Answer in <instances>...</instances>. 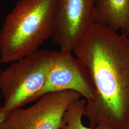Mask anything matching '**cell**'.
<instances>
[{
    "mask_svg": "<svg viewBox=\"0 0 129 129\" xmlns=\"http://www.w3.org/2000/svg\"><path fill=\"white\" fill-rule=\"evenodd\" d=\"M86 102L85 99H79L70 104L65 111L58 129H93L85 126L82 121Z\"/></svg>",
    "mask_w": 129,
    "mask_h": 129,
    "instance_id": "8",
    "label": "cell"
},
{
    "mask_svg": "<svg viewBox=\"0 0 129 129\" xmlns=\"http://www.w3.org/2000/svg\"><path fill=\"white\" fill-rule=\"evenodd\" d=\"M67 90L78 92L86 101L91 100L94 94L90 78L78 58L71 52L56 51L45 83L33 102L46 93Z\"/></svg>",
    "mask_w": 129,
    "mask_h": 129,
    "instance_id": "6",
    "label": "cell"
},
{
    "mask_svg": "<svg viewBox=\"0 0 129 129\" xmlns=\"http://www.w3.org/2000/svg\"><path fill=\"white\" fill-rule=\"evenodd\" d=\"M9 112L6 110L3 107H0V123L5 120Z\"/></svg>",
    "mask_w": 129,
    "mask_h": 129,
    "instance_id": "9",
    "label": "cell"
},
{
    "mask_svg": "<svg viewBox=\"0 0 129 129\" xmlns=\"http://www.w3.org/2000/svg\"><path fill=\"white\" fill-rule=\"evenodd\" d=\"M55 54L38 50L0 72V90L6 110L10 112L33 102L45 83Z\"/></svg>",
    "mask_w": 129,
    "mask_h": 129,
    "instance_id": "3",
    "label": "cell"
},
{
    "mask_svg": "<svg viewBox=\"0 0 129 129\" xmlns=\"http://www.w3.org/2000/svg\"><path fill=\"white\" fill-rule=\"evenodd\" d=\"M81 97L73 90L46 93L28 108L11 111L0 129H58L69 106Z\"/></svg>",
    "mask_w": 129,
    "mask_h": 129,
    "instance_id": "4",
    "label": "cell"
},
{
    "mask_svg": "<svg viewBox=\"0 0 129 129\" xmlns=\"http://www.w3.org/2000/svg\"><path fill=\"white\" fill-rule=\"evenodd\" d=\"M57 0H18L0 31V62H15L38 50L50 37Z\"/></svg>",
    "mask_w": 129,
    "mask_h": 129,
    "instance_id": "2",
    "label": "cell"
},
{
    "mask_svg": "<svg viewBox=\"0 0 129 129\" xmlns=\"http://www.w3.org/2000/svg\"><path fill=\"white\" fill-rule=\"evenodd\" d=\"M95 23L129 37V0H95Z\"/></svg>",
    "mask_w": 129,
    "mask_h": 129,
    "instance_id": "7",
    "label": "cell"
},
{
    "mask_svg": "<svg viewBox=\"0 0 129 129\" xmlns=\"http://www.w3.org/2000/svg\"><path fill=\"white\" fill-rule=\"evenodd\" d=\"M0 63H1V62H0Z\"/></svg>",
    "mask_w": 129,
    "mask_h": 129,
    "instance_id": "11",
    "label": "cell"
},
{
    "mask_svg": "<svg viewBox=\"0 0 129 129\" xmlns=\"http://www.w3.org/2000/svg\"><path fill=\"white\" fill-rule=\"evenodd\" d=\"M95 0H57L52 41L60 50L72 52L88 29L95 23Z\"/></svg>",
    "mask_w": 129,
    "mask_h": 129,
    "instance_id": "5",
    "label": "cell"
},
{
    "mask_svg": "<svg viewBox=\"0 0 129 129\" xmlns=\"http://www.w3.org/2000/svg\"><path fill=\"white\" fill-rule=\"evenodd\" d=\"M73 52L87 70L94 94L83 115L90 127L129 128V37L93 24Z\"/></svg>",
    "mask_w": 129,
    "mask_h": 129,
    "instance_id": "1",
    "label": "cell"
},
{
    "mask_svg": "<svg viewBox=\"0 0 129 129\" xmlns=\"http://www.w3.org/2000/svg\"><path fill=\"white\" fill-rule=\"evenodd\" d=\"M93 129H112L110 128H108V127H105V126H96ZM127 129H129V128Z\"/></svg>",
    "mask_w": 129,
    "mask_h": 129,
    "instance_id": "10",
    "label": "cell"
}]
</instances>
